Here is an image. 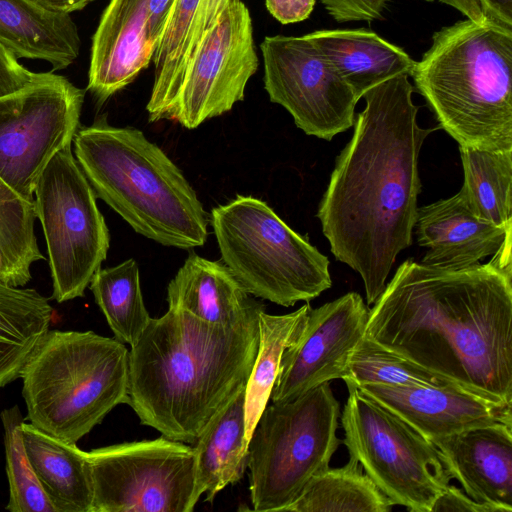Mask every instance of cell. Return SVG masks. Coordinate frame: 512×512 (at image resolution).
<instances>
[{
    "label": "cell",
    "instance_id": "obj_1",
    "mask_svg": "<svg viewBox=\"0 0 512 512\" xmlns=\"http://www.w3.org/2000/svg\"><path fill=\"white\" fill-rule=\"evenodd\" d=\"M512 274L492 261L408 259L369 310L365 336L450 385L512 408Z\"/></svg>",
    "mask_w": 512,
    "mask_h": 512
},
{
    "label": "cell",
    "instance_id": "obj_2",
    "mask_svg": "<svg viewBox=\"0 0 512 512\" xmlns=\"http://www.w3.org/2000/svg\"><path fill=\"white\" fill-rule=\"evenodd\" d=\"M408 77L396 76L363 95L365 108L316 214L332 254L361 276L368 305L383 292L398 254L412 244L419 154L439 129L418 124Z\"/></svg>",
    "mask_w": 512,
    "mask_h": 512
},
{
    "label": "cell",
    "instance_id": "obj_3",
    "mask_svg": "<svg viewBox=\"0 0 512 512\" xmlns=\"http://www.w3.org/2000/svg\"><path fill=\"white\" fill-rule=\"evenodd\" d=\"M258 302L238 320L212 324L169 309L131 345L128 398L141 424L193 444L246 386L258 352Z\"/></svg>",
    "mask_w": 512,
    "mask_h": 512
},
{
    "label": "cell",
    "instance_id": "obj_4",
    "mask_svg": "<svg viewBox=\"0 0 512 512\" xmlns=\"http://www.w3.org/2000/svg\"><path fill=\"white\" fill-rule=\"evenodd\" d=\"M511 74L512 28L465 19L433 34L411 77L459 147L512 151Z\"/></svg>",
    "mask_w": 512,
    "mask_h": 512
},
{
    "label": "cell",
    "instance_id": "obj_5",
    "mask_svg": "<svg viewBox=\"0 0 512 512\" xmlns=\"http://www.w3.org/2000/svg\"><path fill=\"white\" fill-rule=\"evenodd\" d=\"M75 159L96 197L138 234L164 246H203L208 216L182 171L142 131L105 119L81 127Z\"/></svg>",
    "mask_w": 512,
    "mask_h": 512
},
{
    "label": "cell",
    "instance_id": "obj_6",
    "mask_svg": "<svg viewBox=\"0 0 512 512\" xmlns=\"http://www.w3.org/2000/svg\"><path fill=\"white\" fill-rule=\"evenodd\" d=\"M126 346L93 331L49 330L20 377L29 422L76 443L117 405L127 403Z\"/></svg>",
    "mask_w": 512,
    "mask_h": 512
},
{
    "label": "cell",
    "instance_id": "obj_7",
    "mask_svg": "<svg viewBox=\"0 0 512 512\" xmlns=\"http://www.w3.org/2000/svg\"><path fill=\"white\" fill-rule=\"evenodd\" d=\"M223 263L248 294L291 307L329 289V260L264 201L235 199L211 211Z\"/></svg>",
    "mask_w": 512,
    "mask_h": 512
},
{
    "label": "cell",
    "instance_id": "obj_8",
    "mask_svg": "<svg viewBox=\"0 0 512 512\" xmlns=\"http://www.w3.org/2000/svg\"><path fill=\"white\" fill-rule=\"evenodd\" d=\"M340 404L329 382L261 413L248 443L254 511H284L317 473L329 467L341 441Z\"/></svg>",
    "mask_w": 512,
    "mask_h": 512
},
{
    "label": "cell",
    "instance_id": "obj_9",
    "mask_svg": "<svg viewBox=\"0 0 512 512\" xmlns=\"http://www.w3.org/2000/svg\"><path fill=\"white\" fill-rule=\"evenodd\" d=\"M343 444L394 505L431 512L452 479L436 446L361 388L345 382Z\"/></svg>",
    "mask_w": 512,
    "mask_h": 512
},
{
    "label": "cell",
    "instance_id": "obj_10",
    "mask_svg": "<svg viewBox=\"0 0 512 512\" xmlns=\"http://www.w3.org/2000/svg\"><path fill=\"white\" fill-rule=\"evenodd\" d=\"M96 195L80 169L72 146L58 152L43 170L34 191L58 303L84 295L106 259L109 230Z\"/></svg>",
    "mask_w": 512,
    "mask_h": 512
},
{
    "label": "cell",
    "instance_id": "obj_11",
    "mask_svg": "<svg viewBox=\"0 0 512 512\" xmlns=\"http://www.w3.org/2000/svg\"><path fill=\"white\" fill-rule=\"evenodd\" d=\"M84 94L64 76L49 72L0 97V178L25 201L34 204L43 170L72 146Z\"/></svg>",
    "mask_w": 512,
    "mask_h": 512
},
{
    "label": "cell",
    "instance_id": "obj_12",
    "mask_svg": "<svg viewBox=\"0 0 512 512\" xmlns=\"http://www.w3.org/2000/svg\"><path fill=\"white\" fill-rule=\"evenodd\" d=\"M92 512H192L193 447L165 436L87 452Z\"/></svg>",
    "mask_w": 512,
    "mask_h": 512
},
{
    "label": "cell",
    "instance_id": "obj_13",
    "mask_svg": "<svg viewBox=\"0 0 512 512\" xmlns=\"http://www.w3.org/2000/svg\"><path fill=\"white\" fill-rule=\"evenodd\" d=\"M260 48L270 101L305 134L330 141L354 125L357 98L306 35L267 36Z\"/></svg>",
    "mask_w": 512,
    "mask_h": 512
},
{
    "label": "cell",
    "instance_id": "obj_14",
    "mask_svg": "<svg viewBox=\"0 0 512 512\" xmlns=\"http://www.w3.org/2000/svg\"><path fill=\"white\" fill-rule=\"evenodd\" d=\"M258 63L249 10L236 0L198 45L164 120L194 129L230 111L244 99Z\"/></svg>",
    "mask_w": 512,
    "mask_h": 512
},
{
    "label": "cell",
    "instance_id": "obj_15",
    "mask_svg": "<svg viewBox=\"0 0 512 512\" xmlns=\"http://www.w3.org/2000/svg\"><path fill=\"white\" fill-rule=\"evenodd\" d=\"M369 309L356 292L310 309L296 340L283 352L270 399L291 401L342 379L349 356L365 336Z\"/></svg>",
    "mask_w": 512,
    "mask_h": 512
},
{
    "label": "cell",
    "instance_id": "obj_16",
    "mask_svg": "<svg viewBox=\"0 0 512 512\" xmlns=\"http://www.w3.org/2000/svg\"><path fill=\"white\" fill-rule=\"evenodd\" d=\"M174 0H110L92 38L87 89L102 104L152 61Z\"/></svg>",
    "mask_w": 512,
    "mask_h": 512
},
{
    "label": "cell",
    "instance_id": "obj_17",
    "mask_svg": "<svg viewBox=\"0 0 512 512\" xmlns=\"http://www.w3.org/2000/svg\"><path fill=\"white\" fill-rule=\"evenodd\" d=\"M511 230L512 224L499 226L481 217L461 189L418 207L413 229L419 246L426 249L420 263L444 269L479 264L498 251Z\"/></svg>",
    "mask_w": 512,
    "mask_h": 512
},
{
    "label": "cell",
    "instance_id": "obj_18",
    "mask_svg": "<svg viewBox=\"0 0 512 512\" xmlns=\"http://www.w3.org/2000/svg\"><path fill=\"white\" fill-rule=\"evenodd\" d=\"M452 478L493 512H512V428L497 422L431 441Z\"/></svg>",
    "mask_w": 512,
    "mask_h": 512
},
{
    "label": "cell",
    "instance_id": "obj_19",
    "mask_svg": "<svg viewBox=\"0 0 512 512\" xmlns=\"http://www.w3.org/2000/svg\"><path fill=\"white\" fill-rule=\"evenodd\" d=\"M358 387L430 442L497 422L512 424L511 408L493 405L453 387L380 384Z\"/></svg>",
    "mask_w": 512,
    "mask_h": 512
},
{
    "label": "cell",
    "instance_id": "obj_20",
    "mask_svg": "<svg viewBox=\"0 0 512 512\" xmlns=\"http://www.w3.org/2000/svg\"><path fill=\"white\" fill-rule=\"evenodd\" d=\"M234 1L174 0L152 58L154 81L146 106L150 122L165 119L198 45Z\"/></svg>",
    "mask_w": 512,
    "mask_h": 512
},
{
    "label": "cell",
    "instance_id": "obj_21",
    "mask_svg": "<svg viewBox=\"0 0 512 512\" xmlns=\"http://www.w3.org/2000/svg\"><path fill=\"white\" fill-rule=\"evenodd\" d=\"M306 36L357 100L391 78L411 76L416 64L401 47L366 28L316 30Z\"/></svg>",
    "mask_w": 512,
    "mask_h": 512
},
{
    "label": "cell",
    "instance_id": "obj_22",
    "mask_svg": "<svg viewBox=\"0 0 512 512\" xmlns=\"http://www.w3.org/2000/svg\"><path fill=\"white\" fill-rule=\"evenodd\" d=\"M0 45L17 59L43 60L57 71L75 61L81 41L70 14L35 0H0Z\"/></svg>",
    "mask_w": 512,
    "mask_h": 512
},
{
    "label": "cell",
    "instance_id": "obj_23",
    "mask_svg": "<svg viewBox=\"0 0 512 512\" xmlns=\"http://www.w3.org/2000/svg\"><path fill=\"white\" fill-rule=\"evenodd\" d=\"M169 309H177L212 324L234 322L258 301L222 262L191 253L167 287Z\"/></svg>",
    "mask_w": 512,
    "mask_h": 512
},
{
    "label": "cell",
    "instance_id": "obj_24",
    "mask_svg": "<svg viewBox=\"0 0 512 512\" xmlns=\"http://www.w3.org/2000/svg\"><path fill=\"white\" fill-rule=\"evenodd\" d=\"M31 466L56 512H92L93 479L87 452L31 423H22Z\"/></svg>",
    "mask_w": 512,
    "mask_h": 512
},
{
    "label": "cell",
    "instance_id": "obj_25",
    "mask_svg": "<svg viewBox=\"0 0 512 512\" xmlns=\"http://www.w3.org/2000/svg\"><path fill=\"white\" fill-rule=\"evenodd\" d=\"M245 388L208 424L192 444L195 456L194 501L205 494L213 503L228 485L239 482L246 469Z\"/></svg>",
    "mask_w": 512,
    "mask_h": 512
},
{
    "label": "cell",
    "instance_id": "obj_26",
    "mask_svg": "<svg viewBox=\"0 0 512 512\" xmlns=\"http://www.w3.org/2000/svg\"><path fill=\"white\" fill-rule=\"evenodd\" d=\"M53 309L35 289L0 281V387L20 377L29 357L49 331Z\"/></svg>",
    "mask_w": 512,
    "mask_h": 512
},
{
    "label": "cell",
    "instance_id": "obj_27",
    "mask_svg": "<svg viewBox=\"0 0 512 512\" xmlns=\"http://www.w3.org/2000/svg\"><path fill=\"white\" fill-rule=\"evenodd\" d=\"M310 309L309 302H306L288 314L272 315L265 310L259 313L258 352L245 386L246 447L270 399L283 352L300 334Z\"/></svg>",
    "mask_w": 512,
    "mask_h": 512
},
{
    "label": "cell",
    "instance_id": "obj_28",
    "mask_svg": "<svg viewBox=\"0 0 512 512\" xmlns=\"http://www.w3.org/2000/svg\"><path fill=\"white\" fill-rule=\"evenodd\" d=\"M394 503L383 494L358 461L326 468L314 475L284 511L289 512H388Z\"/></svg>",
    "mask_w": 512,
    "mask_h": 512
},
{
    "label": "cell",
    "instance_id": "obj_29",
    "mask_svg": "<svg viewBox=\"0 0 512 512\" xmlns=\"http://www.w3.org/2000/svg\"><path fill=\"white\" fill-rule=\"evenodd\" d=\"M89 287L115 339L133 345L151 318L143 301L136 261L128 259L113 267H100Z\"/></svg>",
    "mask_w": 512,
    "mask_h": 512
},
{
    "label": "cell",
    "instance_id": "obj_30",
    "mask_svg": "<svg viewBox=\"0 0 512 512\" xmlns=\"http://www.w3.org/2000/svg\"><path fill=\"white\" fill-rule=\"evenodd\" d=\"M464 171L461 190L474 210L495 225L512 224V151L459 147Z\"/></svg>",
    "mask_w": 512,
    "mask_h": 512
},
{
    "label": "cell",
    "instance_id": "obj_31",
    "mask_svg": "<svg viewBox=\"0 0 512 512\" xmlns=\"http://www.w3.org/2000/svg\"><path fill=\"white\" fill-rule=\"evenodd\" d=\"M34 204L25 201L0 178V281L23 287L31 266L44 256L34 231Z\"/></svg>",
    "mask_w": 512,
    "mask_h": 512
},
{
    "label": "cell",
    "instance_id": "obj_32",
    "mask_svg": "<svg viewBox=\"0 0 512 512\" xmlns=\"http://www.w3.org/2000/svg\"><path fill=\"white\" fill-rule=\"evenodd\" d=\"M342 380L357 386L380 384L456 388L410 360L380 346L366 336L359 341L351 352Z\"/></svg>",
    "mask_w": 512,
    "mask_h": 512
},
{
    "label": "cell",
    "instance_id": "obj_33",
    "mask_svg": "<svg viewBox=\"0 0 512 512\" xmlns=\"http://www.w3.org/2000/svg\"><path fill=\"white\" fill-rule=\"evenodd\" d=\"M11 512H56L28 459L21 433L24 422L17 405L1 413Z\"/></svg>",
    "mask_w": 512,
    "mask_h": 512
},
{
    "label": "cell",
    "instance_id": "obj_34",
    "mask_svg": "<svg viewBox=\"0 0 512 512\" xmlns=\"http://www.w3.org/2000/svg\"><path fill=\"white\" fill-rule=\"evenodd\" d=\"M337 22L373 21L382 19L388 0H320Z\"/></svg>",
    "mask_w": 512,
    "mask_h": 512
},
{
    "label": "cell",
    "instance_id": "obj_35",
    "mask_svg": "<svg viewBox=\"0 0 512 512\" xmlns=\"http://www.w3.org/2000/svg\"><path fill=\"white\" fill-rule=\"evenodd\" d=\"M40 74L27 69L19 59L0 45V97L26 87Z\"/></svg>",
    "mask_w": 512,
    "mask_h": 512
},
{
    "label": "cell",
    "instance_id": "obj_36",
    "mask_svg": "<svg viewBox=\"0 0 512 512\" xmlns=\"http://www.w3.org/2000/svg\"><path fill=\"white\" fill-rule=\"evenodd\" d=\"M431 512H493V510L474 501L461 489L449 484L435 499Z\"/></svg>",
    "mask_w": 512,
    "mask_h": 512
},
{
    "label": "cell",
    "instance_id": "obj_37",
    "mask_svg": "<svg viewBox=\"0 0 512 512\" xmlns=\"http://www.w3.org/2000/svg\"><path fill=\"white\" fill-rule=\"evenodd\" d=\"M316 0H265L269 13L282 24L301 22L312 13Z\"/></svg>",
    "mask_w": 512,
    "mask_h": 512
},
{
    "label": "cell",
    "instance_id": "obj_38",
    "mask_svg": "<svg viewBox=\"0 0 512 512\" xmlns=\"http://www.w3.org/2000/svg\"><path fill=\"white\" fill-rule=\"evenodd\" d=\"M485 16L498 24L512 28V0H477Z\"/></svg>",
    "mask_w": 512,
    "mask_h": 512
},
{
    "label": "cell",
    "instance_id": "obj_39",
    "mask_svg": "<svg viewBox=\"0 0 512 512\" xmlns=\"http://www.w3.org/2000/svg\"><path fill=\"white\" fill-rule=\"evenodd\" d=\"M461 12L467 19L477 23H484L489 19L483 13L477 0H439Z\"/></svg>",
    "mask_w": 512,
    "mask_h": 512
},
{
    "label": "cell",
    "instance_id": "obj_40",
    "mask_svg": "<svg viewBox=\"0 0 512 512\" xmlns=\"http://www.w3.org/2000/svg\"><path fill=\"white\" fill-rule=\"evenodd\" d=\"M45 8L59 12L70 14L87 6L94 0H35Z\"/></svg>",
    "mask_w": 512,
    "mask_h": 512
},
{
    "label": "cell",
    "instance_id": "obj_41",
    "mask_svg": "<svg viewBox=\"0 0 512 512\" xmlns=\"http://www.w3.org/2000/svg\"><path fill=\"white\" fill-rule=\"evenodd\" d=\"M424 1H426V2H433L434 0H424Z\"/></svg>",
    "mask_w": 512,
    "mask_h": 512
}]
</instances>
